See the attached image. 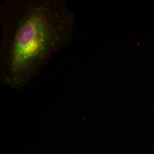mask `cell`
<instances>
[{"mask_svg":"<svg viewBox=\"0 0 154 154\" xmlns=\"http://www.w3.org/2000/svg\"><path fill=\"white\" fill-rule=\"evenodd\" d=\"M0 22V81L21 90L71 42L75 16L63 0H5Z\"/></svg>","mask_w":154,"mask_h":154,"instance_id":"1","label":"cell"}]
</instances>
